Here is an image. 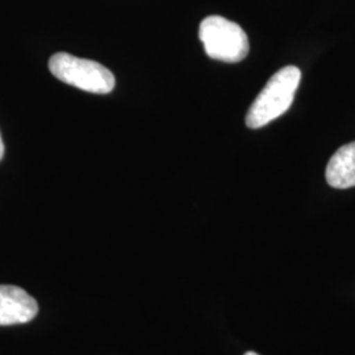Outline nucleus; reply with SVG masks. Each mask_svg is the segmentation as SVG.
Here are the masks:
<instances>
[{
	"mask_svg": "<svg viewBox=\"0 0 355 355\" xmlns=\"http://www.w3.org/2000/svg\"><path fill=\"white\" fill-rule=\"evenodd\" d=\"M199 38L208 57L236 64L249 53V38L241 26L221 16H208L199 26Z\"/></svg>",
	"mask_w": 355,
	"mask_h": 355,
	"instance_id": "2",
	"label": "nucleus"
},
{
	"mask_svg": "<svg viewBox=\"0 0 355 355\" xmlns=\"http://www.w3.org/2000/svg\"><path fill=\"white\" fill-rule=\"evenodd\" d=\"M37 302L17 286L0 284V327L26 324L37 316Z\"/></svg>",
	"mask_w": 355,
	"mask_h": 355,
	"instance_id": "4",
	"label": "nucleus"
},
{
	"mask_svg": "<svg viewBox=\"0 0 355 355\" xmlns=\"http://www.w3.org/2000/svg\"><path fill=\"white\" fill-rule=\"evenodd\" d=\"M325 177L328 184L334 189L355 187V141L343 145L331 155Z\"/></svg>",
	"mask_w": 355,
	"mask_h": 355,
	"instance_id": "5",
	"label": "nucleus"
},
{
	"mask_svg": "<svg viewBox=\"0 0 355 355\" xmlns=\"http://www.w3.org/2000/svg\"><path fill=\"white\" fill-rule=\"evenodd\" d=\"M49 69L61 82L87 92L110 94L114 87V74L107 67L69 53L51 55Z\"/></svg>",
	"mask_w": 355,
	"mask_h": 355,
	"instance_id": "3",
	"label": "nucleus"
},
{
	"mask_svg": "<svg viewBox=\"0 0 355 355\" xmlns=\"http://www.w3.org/2000/svg\"><path fill=\"white\" fill-rule=\"evenodd\" d=\"M300 79L302 71L296 66H286L271 76L248 111V128L265 127L286 114L293 102Z\"/></svg>",
	"mask_w": 355,
	"mask_h": 355,
	"instance_id": "1",
	"label": "nucleus"
},
{
	"mask_svg": "<svg viewBox=\"0 0 355 355\" xmlns=\"http://www.w3.org/2000/svg\"><path fill=\"white\" fill-rule=\"evenodd\" d=\"M243 355H259L257 354V353H254V352H248V353H245Z\"/></svg>",
	"mask_w": 355,
	"mask_h": 355,
	"instance_id": "7",
	"label": "nucleus"
},
{
	"mask_svg": "<svg viewBox=\"0 0 355 355\" xmlns=\"http://www.w3.org/2000/svg\"><path fill=\"white\" fill-rule=\"evenodd\" d=\"M3 155H4V144H3V140H1V135H0V161H1Z\"/></svg>",
	"mask_w": 355,
	"mask_h": 355,
	"instance_id": "6",
	"label": "nucleus"
}]
</instances>
